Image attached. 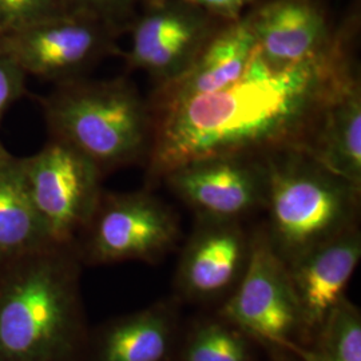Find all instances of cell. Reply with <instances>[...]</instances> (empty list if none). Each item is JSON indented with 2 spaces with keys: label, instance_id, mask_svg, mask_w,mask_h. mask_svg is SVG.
<instances>
[{
  "label": "cell",
  "instance_id": "obj_4",
  "mask_svg": "<svg viewBox=\"0 0 361 361\" xmlns=\"http://www.w3.org/2000/svg\"><path fill=\"white\" fill-rule=\"evenodd\" d=\"M265 158V207L269 212L265 232L286 267L356 226L360 189L301 150L277 152Z\"/></svg>",
  "mask_w": 361,
  "mask_h": 361
},
{
  "label": "cell",
  "instance_id": "obj_23",
  "mask_svg": "<svg viewBox=\"0 0 361 361\" xmlns=\"http://www.w3.org/2000/svg\"><path fill=\"white\" fill-rule=\"evenodd\" d=\"M146 1L149 3V6H153L166 0H146ZM176 1H180L188 6L195 7L198 10H202L209 15H212L213 18L224 19L225 22H232L241 18V13L252 0H176Z\"/></svg>",
  "mask_w": 361,
  "mask_h": 361
},
{
  "label": "cell",
  "instance_id": "obj_10",
  "mask_svg": "<svg viewBox=\"0 0 361 361\" xmlns=\"http://www.w3.org/2000/svg\"><path fill=\"white\" fill-rule=\"evenodd\" d=\"M213 19L176 0L150 6L133 27L130 50L123 54L128 68L146 71L157 85L177 77L219 30Z\"/></svg>",
  "mask_w": 361,
  "mask_h": 361
},
{
  "label": "cell",
  "instance_id": "obj_13",
  "mask_svg": "<svg viewBox=\"0 0 361 361\" xmlns=\"http://www.w3.org/2000/svg\"><path fill=\"white\" fill-rule=\"evenodd\" d=\"M360 258V232L353 226L288 267L305 335L317 334L326 314L344 298Z\"/></svg>",
  "mask_w": 361,
  "mask_h": 361
},
{
  "label": "cell",
  "instance_id": "obj_9",
  "mask_svg": "<svg viewBox=\"0 0 361 361\" xmlns=\"http://www.w3.org/2000/svg\"><path fill=\"white\" fill-rule=\"evenodd\" d=\"M198 219L240 221L265 207V155L226 154L194 159L162 178Z\"/></svg>",
  "mask_w": 361,
  "mask_h": 361
},
{
  "label": "cell",
  "instance_id": "obj_8",
  "mask_svg": "<svg viewBox=\"0 0 361 361\" xmlns=\"http://www.w3.org/2000/svg\"><path fill=\"white\" fill-rule=\"evenodd\" d=\"M221 314L245 335L276 347L304 334L288 267L265 231L250 238L245 269Z\"/></svg>",
  "mask_w": 361,
  "mask_h": 361
},
{
  "label": "cell",
  "instance_id": "obj_12",
  "mask_svg": "<svg viewBox=\"0 0 361 361\" xmlns=\"http://www.w3.org/2000/svg\"><path fill=\"white\" fill-rule=\"evenodd\" d=\"M250 238L240 221L198 219L180 257L177 281L195 300H210L235 286L245 269Z\"/></svg>",
  "mask_w": 361,
  "mask_h": 361
},
{
  "label": "cell",
  "instance_id": "obj_21",
  "mask_svg": "<svg viewBox=\"0 0 361 361\" xmlns=\"http://www.w3.org/2000/svg\"><path fill=\"white\" fill-rule=\"evenodd\" d=\"M27 74L7 50L0 35V126L6 113L27 91Z\"/></svg>",
  "mask_w": 361,
  "mask_h": 361
},
{
  "label": "cell",
  "instance_id": "obj_22",
  "mask_svg": "<svg viewBox=\"0 0 361 361\" xmlns=\"http://www.w3.org/2000/svg\"><path fill=\"white\" fill-rule=\"evenodd\" d=\"M134 0H65L68 13H86L118 30Z\"/></svg>",
  "mask_w": 361,
  "mask_h": 361
},
{
  "label": "cell",
  "instance_id": "obj_5",
  "mask_svg": "<svg viewBox=\"0 0 361 361\" xmlns=\"http://www.w3.org/2000/svg\"><path fill=\"white\" fill-rule=\"evenodd\" d=\"M178 237L176 214L149 192H104L75 245L82 264L152 262L171 250Z\"/></svg>",
  "mask_w": 361,
  "mask_h": 361
},
{
  "label": "cell",
  "instance_id": "obj_20",
  "mask_svg": "<svg viewBox=\"0 0 361 361\" xmlns=\"http://www.w3.org/2000/svg\"><path fill=\"white\" fill-rule=\"evenodd\" d=\"M65 13V0H0V35Z\"/></svg>",
  "mask_w": 361,
  "mask_h": 361
},
{
  "label": "cell",
  "instance_id": "obj_6",
  "mask_svg": "<svg viewBox=\"0 0 361 361\" xmlns=\"http://www.w3.org/2000/svg\"><path fill=\"white\" fill-rule=\"evenodd\" d=\"M20 165L52 244L75 245L104 193L102 171L71 146L51 138L35 154L20 157Z\"/></svg>",
  "mask_w": 361,
  "mask_h": 361
},
{
  "label": "cell",
  "instance_id": "obj_15",
  "mask_svg": "<svg viewBox=\"0 0 361 361\" xmlns=\"http://www.w3.org/2000/svg\"><path fill=\"white\" fill-rule=\"evenodd\" d=\"M305 153L361 190V82L356 71L326 104Z\"/></svg>",
  "mask_w": 361,
  "mask_h": 361
},
{
  "label": "cell",
  "instance_id": "obj_16",
  "mask_svg": "<svg viewBox=\"0 0 361 361\" xmlns=\"http://www.w3.org/2000/svg\"><path fill=\"white\" fill-rule=\"evenodd\" d=\"M52 244L27 189L20 157L0 141V268Z\"/></svg>",
  "mask_w": 361,
  "mask_h": 361
},
{
  "label": "cell",
  "instance_id": "obj_2",
  "mask_svg": "<svg viewBox=\"0 0 361 361\" xmlns=\"http://www.w3.org/2000/svg\"><path fill=\"white\" fill-rule=\"evenodd\" d=\"M77 245L0 268V361H85L89 344Z\"/></svg>",
  "mask_w": 361,
  "mask_h": 361
},
{
  "label": "cell",
  "instance_id": "obj_18",
  "mask_svg": "<svg viewBox=\"0 0 361 361\" xmlns=\"http://www.w3.org/2000/svg\"><path fill=\"white\" fill-rule=\"evenodd\" d=\"M316 335V350L325 360L361 361L360 310L345 297L326 314Z\"/></svg>",
  "mask_w": 361,
  "mask_h": 361
},
{
  "label": "cell",
  "instance_id": "obj_19",
  "mask_svg": "<svg viewBox=\"0 0 361 361\" xmlns=\"http://www.w3.org/2000/svg\"><path fill=\"white\" fill-rule=\"evenodd\" d=\"M183 361H252L246 335L228 322L198 325L183 349Z\"/></svg>",
  "mask_w": 361,
  "mask_h": 361
},
{
  "label": "cell",
  "instance_id": "obj_3",
  "mask_svg": "<svg viewBox=\"0 0 361 361\" xmlns=\"http://www.w3.org/2000/svg\"><path fill=\"white\" fill-rule=\"evenodd\" d=\"M49 138L66 143L102 171L146 162L152 142V113L125 77L80 78L35 97Z\"/></svg>",
  "mask_w": 361,
  "mask_h": 361
},
{
  "label": "cell",
  "instance_id": "obj_11",
  "mask_svg": "<svg viewBox=\"0 0 361 361\" xmlns=\"http://www.w3.org/2000/svg\"><path fill=\"white\" fill-rule=\"evenodd\" d=\"M256 51V38L249 15L219 28L177 77L157 85L150 113L154 114L190 98L213 94L238 80Z\"/></svg>",
  "mask_w": 361,
  "mask_h": 361
},
{
  "label": "cell",
  "instance_id": "obj_7",
  "mask_svg": "<svg viewBox=\"0 0 361 361\" xmlns=\"http://www.w3.org/2000/svg\"><path fill=\"white\" fill-rule=\"evenodd\" d=\"M116 32L98 18L68 13L3 34L1 38L27 77L61 85L86 78L106 56L119 54Z\"/></svg>",
  "mask_w": 361,
  "mask_h": 361
},
{
  "label": "cell",
  "instance_id": "obj_17",
  "mask_svg": "<svg viewBox=\"0 0 361 361\" xmlns=\"http://www.w3.org/2000/svg\"><path fill=\"white\" fill-rule=\"evenodd\" d=\"M171 341L170 312L152 307L106 324L89 340L85 361H165Z\"/></svg>",
  "mask_w": 361,
  "mask_h": 361
},
{
  "label": "cell",
  "instance_id": "obj_14",
  "mask_svg": "<svg viewBox=\"0 0 361 361\" xmlns=\"http://www.w3.org/2000/svg\"><path fill=\"white\" fill-rule=\"evenodd\" d=\"M247 15L258 55L273 67L308 61L323 52L335 37L314 0H269Z\"/></svg>",
  "mask_w": 361,
  "mask_h": 361
},
{
  "label": "cell",
  "instance_id": "obj_1",
  "mask_svg": "<svg viewBox=\"0 0 361 361\" xmlns=\"http://www.w3.org/2000/svg\"><path fill=\"white\" fill-rule=\"evenodd\" d=\"M356 26L337 30L319 55L273 67L257 50L238 80L152 114L147 180L194 159L226 154L305 152L324 109L359 71Z\"/></svg>",
  "mask_w": 361,
  "mask_h": 361
},
{
  "label": "cell",
  "instance_id": "obj_24",
  "mask_svg": "<svg viewBox=\"0 0 361 361\" xmlns=\"http://www.w3.org/2000/svg\"><path fill=\"white\" fill-rule=\"evenodd\" d=\"M279 348L292 352L301 361H326L316 349L305 348L297 341H284L279 345Z\"/></svg>",
  "mask_w": 361,
  "mask_h": 361
}]
</instances>
